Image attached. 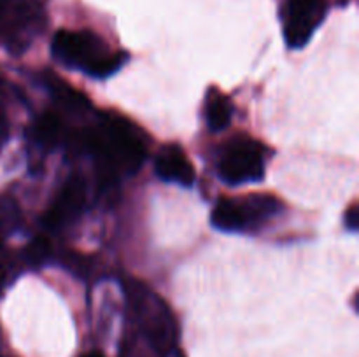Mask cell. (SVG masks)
Returning a JSON list of instances; mask_svg holds the SVG:
<instances>
[{
	"label": "cell",
	"instance_id": "11",
	"mask_svg": "<svg viewBox=\"0 0 359 357\" xmlns=\"http://www.w3.org/2000/svg\"><path fill=\"white\" fill-rule=\"evenodd\" d=\"M233 115V105L226 94L221 93L219 90H210L205 100V119L207 126L212 132H223L228 128Z\"/></svg>",
	"mask_w": 359,
	"mask_h": 357
},
{
	"label": "cell",
	"instance_id": "3",
	"mask_svg": "<svg viewBox=\"0 0 359 357\" xmlns=\"http://www.w3.org/2000/svg\"><path fill=\"white\" fill-rule=\"evenodd\" d=\"M125 293L137 326L160 356H168L175 349L177 326L170 308L161 296L139 280H128Z\"/></svg>",
	"mask_w": 359,
	"mask_h": 357
},
{
	"label": "cell",
	"instance_id": "8",
	"mask_svg": "<svg viewBox=\"0 0 359 357\" xmlns=\"http://www.w3.org/2000/svg\"><path fill=\"white\" fill-rule=\"evenodd\" d=\"M86 184L83 178L70 177L42 217L44 227H48L49 231H58L74 223L86 206Z\"/></svg>",
	"mask_w": 359,
	"mask_h": 357
},
{
	"label": "cell",
	"instance_id": "16",
	"mask_svg": "<svg viewBox=\"0 0 359 357\" xmlns=\"http://www.w3.org/2000/svg\"><path fill=\"white\" fill-rule=\"evenodd\" d=\"M83 357H104V356H102L100 352H90V354H86V356H83Z\"/></svg>",
	"mask_w": 359,
	"mask_h": 357
},
{
	"label": "cell",
	"instance_id": "5",
	"mask_svg": "<svg viewBox=\"0 0 359 357\" xmlns=\"http://www.w3.org/2000/svg\"><path fill=\"white\" fill-rule=\"evenodd\" d=\"M44 7L41 0H0V35L14 55L30 46L44 27Z\"/></svg>",
	"mask_w": 359,
	"mask_h": 357
},
{
	"label": "cell",
	"instance_id": "7",
	"mask_svg": "<svg viewBox=\"0 0 359 357\" xmlns=\"http://www.w3.org/2000/svg\"><path fill=\"white\" fill-rule=\"evenodd\" d=\"M326 4L323 0H290L284 9V38L293 49L309 44L314 31L326 18Z\"/></svg>",
	"mask_w": 359,
	"mask_h": 357
},
{
	"label": "cell",
	"instance_id": "2",
	"mask_svg": "<svg viewBox=\"0 0 359 357\" xmlns=\"http://www.w3.org/2000/svg\"><path fill=\"white\" fill-rule=\"evenodd\" d=\"M51 52L63 65L83 70L95 79L111 77L126 62L125 52H112L97 34L88 30H58Z\"/></svg>",
	"mask_w": 359,
	"mask_h": 357
},
{
	"label": "cell",
	"instance_id": "9",
	"mask_svg": "<svg viewBox=\"0 0 359 357\" xmlns=\"http://www.w3.org/2000/svg\"><path fill=\"white\" fill-rule=\"evenodd\" d=\"M154 172L165 182H175L184 188H191L195 184V167L177 144L161 147L154 160Z\"/></svg>",
	"mask_w": 359,
	"mask_h": 357
},
{
	"label": "cell",
	"instance_id": "6",
	"mask_svg": "<svg viewBox=\"0 0 359 357\" xmlns=\"http://www.w3.org/2000/svg\"><path fill=\"white\" fill-rule=\"evenodd\" d=\"M217 174L226 184L241 186L265 177V153L262 144L241 136L228 144L217 161Z\"/></svg>",
	"mask_w": 359,
	"mask_h": 357
},
{
	"label": "cell",
	"instance_id": "14",
	"mask_svg": "<svg viewBox=\"0 0 359 357\" xmlns=\"http://www.w3.org/2000/svg\"><path fill=\"white\" fill-rule=\"evenodd\" d=\"M51 255V244L48 238L39 237L28 244L27 247V259L32 265H44Z\"/></svg>",
	"mask_w": 359,
	"mask_h": 357
},
{
	"label": "cell",
	"instance_id": "10",
	"mask_svg": "<svg viewBox=\"0 0 359 357\" xmlns=\"http://www.w3.org/2000/svg\"><path fill=\"white\" fill-rule=\"evenodd\" d=\"M30 136L42 149H55L65 139V128H63L62 118L55 112H44V114L35 119L34 126L30 130Z\"/></svg>",
	"mask_w": 359,
	"mask_h": 357
},
{
	"label": "cell",
	"instance_id": "15",
	"mask_svg": "<svg viewBox=\"0 0 359 357\" xmlns=\"http://www.w3.org/2000/svg\"><path fill=\"white\" fill-rule=\"evenodd\" d=\"M344 223H346V227L349 231H358L359 227V209L356 203H353V205L347 209L346 216H344Z\"/></svg>",
	"mask_w": 359,
	"mask_h": 357
},
{
	"label": "cell",
	"instance_id": "4",
	"mask_svg": "<svg viewBox=\"0 0 359 357\" xmlns=\"http://www.w3.org/2000/svg\"><path fill=\"white\" fill-rule=\"evenodd\" d=\"M283 210L277 196L255 192L242 198H221L212 210V226L226 233L256 231Z\"/></svg>",
	"mask_w": 359,
	"mask_h": 357
},
{
	"label": "cell",
	"instance_id": "17",
	"mask_svg": "<svg viewBox=\"0 0 359 357\" xmlns=\"http://www.w3.org/2000/svg\"><path fill=\"white\" fill-rule=\"evenodd\" d=\"M0 104H2V83H0ZM0 114H2V108H0Z\"/></svg>",
	"mask_w": 359,
	"mask_h": 357
},
{
	"label": "cell",
	"instance_id": "1",
	"mask_svg": "<svg viewBox=\"0 0 359 357\" xmlns=\"http://www.w3.org/2000/svg\"><path fill=\"white\" fill-rule=\"evenodd\" d=\"M81 142L95 158L100 178L112 184L133 175L146 160V144L135 126L116 112H100L97 122L84 132Z\"/></svg>",
	"mask_w": 359,
	"mask_h": 357
},
{
	"label": "cell",
	"instance_id": "12",
	"mask_svg": "<svg viewBox=\"0 0 359 357\" xmlns=\"http://www.w3.org/2000/svg\"><path fill=\"white\" fill-rule=\"evenodd\" d=\"M48 86L56 104L62 105L65 111L84 112L90 108V100H88L81 91L74 90L69 84H63L62 80L56 79V77L51 76V79H48Z\"/></svg>",
	"mask_w": 359,
	"mask_h": 357
},
{
	"label": "cell",
	"instance_id": "13",
	"mask_svg": "<svg viewBox=\"0 0 359 357\" xmlns=\"http://www.w3.org/2000/svg\"><path fill=\"white\" fill-rule=\"evenodd\" d=\"M21 223V212L18 203L11 196H0V245L18 230Z\"/></svg>",
	"mask_w": 359,
	"mask_h": 357
}]
</instances>
